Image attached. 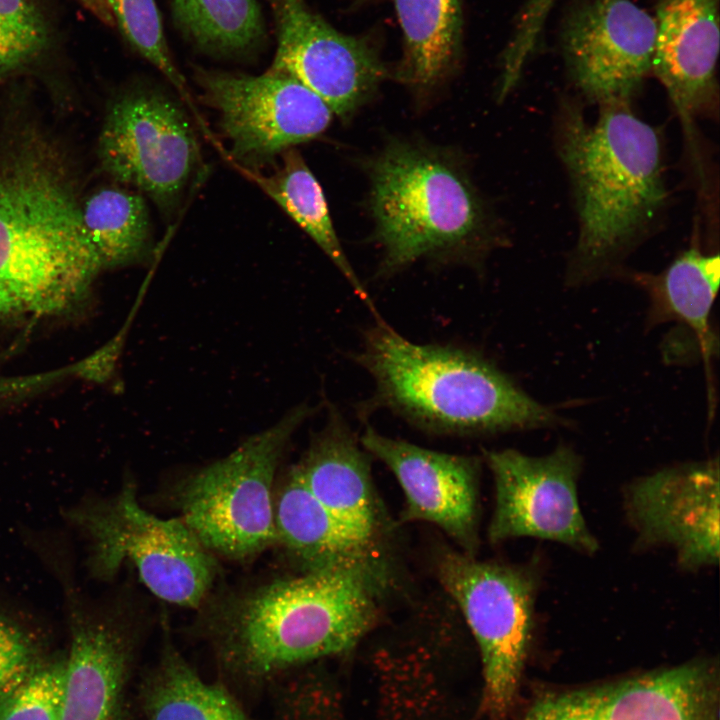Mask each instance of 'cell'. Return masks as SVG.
Segmentation results:
<instances>
[{
    "label": "cell",
    "instance_id": "ac0fdd59",
    "mask_svg": "<svg viewBox=\"0 0 720 720\" xmlns=\"http://www.w3.org/2000/svg\"><path fill=\"white\" fill-rule=\"evenodd\" d=\"M652 71L682 120L712 106L719 53V0H660Z\"/></svg>",
    "mask_w": 720,
    "mask_h": 720
},
{
    "label": "cell",
    "instance_id": "6da1fadb",
    "mask_svg": "<svg viewBox=\"0 0 720 720\" xmlns=\"http://www.w3.org/2000/svg\"><path fill=\"white\" fill-rule=\"evenodd\" d=\"M385 587L337 570L300 572L211 601L203 632L216 660L243 684H264L352 648L375 624Z\"/></svg>",
    "mask_w": 720,
    "mask_h": 720
},
{
    "label": "cell",
    "instance_id": "9a60e30c",
    "mask_svg": "<svg viewBox=\"0 0 720 720\" xmlns=\"http://www.w3.org/2000/svg\"><path fill=\"white\" fill-rule=\"evenodd\" d=\"M719 465L716 460L664 468L625 493L629 521L644 546H666L686 570L719 561Z\"/></svg>",
    "mask_w": 720,
    "mask_h": 720
},
{
    "label": "cell",
    "instance_id": "7c38bea8",
    "mask_svg": "<svg viewBox=\"0 0 720 720\" xmlns=\"http://www.w3.org/2000/svg\"><path fill=\"white\" fill-rule=\"evenodd\" d=\"M277 49L268 70L289 75L341 118L368 101L387 70L365 38L344 34L314 13L305 0H269Z\"/></svg>",
    "mask_w": 720,
    "mask_h": 720
},
{
    "label": "cell",
    "instance_id": "52a82bcc",
    "mask_svg": "<svg viewBox=\"0 0 720 720\" xmlns=\"http://www.w3.org/2000/svg\"><path fill=\"white\" fill-rule=\"evenodd\" d=\"M127 483L114 497L70 513L88 536L96 576L111 578L128 562L156 597L186 608L208 599L217 572L215 556L179 518L144 509Z\"/></svg>",
    "mask_w": 720,
    "mask_h": 720
},
{
    "label": "cell",
    "instance_id": "603a6c76",
    "mask_svg": "<svg viewBox=\"0 0 720 720\" xmlns=\"http://www.w3.org/2000/svg\"><path fill=\"white\" fill-rule=\"evenodd\" d=\"M719 276V255L702 253L697 247L682 253L657 275H638L649 295L648 324H685L697 336L703 355L709 358L716 351L709 321Z\"/></svg>",
    "mask_w": 720,
    "mask_h": 720
},
{
    "label": "cell",
    "instance_id": "d6a6232c",
    "mask_svg": "<svg viewBox=\"0 0 720 720\" xmlns=\"http://www.w3.org/2000/svg\"><path fill=\"white\" fill-rule=\"evenodd\" d=\"M18 302L7 292L2 286H0V316L13 312L20 309Z\"/></svg>",
    "mask_w": 720,
    "mask_h": 720
},
{
    "label": "cell",
    "instance_id": "4fadbf2b",
    "mask_svg": "<svg viewBox=\"0 0 720 720\" xmlns=\"http://www.w3.org/2000/svg\"><path fill=\"white\" fill-rule=\"evenodd\" d=\"M655 33L654 17L633 0H581L561 29L570 77L600 104L629 102L652 71Z\"/></svg>",
    "mask_w": 720,
    "mask_h": 720
},
{
    "label": "cell",
    "instance_id": "484cf974",
    "mask_svg": "<svg viewBox=\"0 0 720 720\" xmlns=\"http://www.w3.org/2000/svg\"><path fill=\"white\" fill-rule=\"evenodd\" d=\"M181 31L201 50L240 55L255 48L265 30L255 0H169Z\"/></svg>",
    "mask_w": 720,
    "mask_h": 720
},
{
    "label": "cell",
    "instance_id": "30bf717a",
    "mask_svg": "<svg viewBox=\"0 0 720 720\" xmlns=\"http://www.w3.org/2000/svg\"><path fill=\"white\" fill-rule=\"evenodd\" d=\"M205 102L217 110L231 144L230 163L253 170L321 135L332 111L295 78L267 70L258 76L198 68Z\"/></svg>",
    "mask_w": 720,
    "mask_h": 720
},
{
    "label": "cell",
    "instance_id": "5b68a950",
    "mask_svg": "<svg viewBox=\"0 0 720 720\" xmlns=\"http://www.w3.org/2000/svg\"><path fill=\"white\" fill-rule=\"evenodd\" d=\"M369 179L383 273L423 258H476L494 243L484 201L447 151L393 139L371 161Z\"/></svg>",
    "mask_w": 720,
    "mask_h": 720
},
{
    "label": "cell",
    "instance_id": "ffe728a7",
    "mask_svg": "<svg viewBox=\"0 0 720 720\" xmlns=\"http://www.w3.org/2000/svg\"><path fill=\"white\" fill-rule=\"evenodd\" d=\"M129 640L105 623L74 627L60 720H123Z\"/></svg>",
    "mask_w": 720,
    "mask_h": 720
},
{
    "label": "cell",
    "instance_id": "f546056e",
    "mask_svg": "<svg viewBox=\"0 0 720 720\" xmlns=\"http://www.w3.org/2000/svg\"><path fill=\"white\" fill-rule=\"evenodd\" d=\"M0 29L39 53L50 39L47 19L36 0H0Z\"/></svg>",
    "mask_w": 720,
    "mask_h": 720
},
{
    "label": "cell",
    "instance_id": "5bb4252c",
    "mask_svg": "<svg viewBox=\"0 0 720 720\" xmlns=\"http://www.w3.org/2000/svg\"><path fill=\"white\" fill-rule=\"evenodd\" d=\"M522 720H719L718 670L694 661L602 685L548 691Z\"/></svg>",
    "mask_w": 720,
    "mask_h": 720
},
{
    "label": "cell",
    "instance_id": "cb8c5ba5",
    "mask_svg": "<svg viewBox=\"0 0 720 720\" xmlns=\"http://www.w3.org/2000/svg\"><path fill=\"white\" fill-rule=\"evenodd\" d=\"M165 636L141 688L145 720H253L228 688L204 680Z\"/></svg>",
    "mask_w": 720,
    "mask_h": 720
},
{
    "label": "cell",
    "instance_id": "44dd1931",
    "mask_svg": "<svg viewBox=\"0 0 720 720\" xmlns=\"http://www.w3.org/2000/svg\"><path fill=\"white\" fill-rule=\"evenodd\" d=\"M403 35L396 78L420 93L442 84L462 50L461 0H391Z\"/></svg>",
    "mask_w": 720,
    "mask_h": 720
},
{
    "label": "cell",
    "instance_id": "8992f818",
    "mask_svg": "<svg viewBox=\"0 0 720 720\" xmlns=\"http://www.w3.org/2000/svg\"><path fill=\"white\" fill-rule=\"evenodd\" d=\"M302 404L174 487L179 518L214 556L245 562L276 545L274 490L293 433L313 412Z\"/></svg>",
    "mask_w": 720,
    "mask_h": 720
},
{
    "label": "cell",
    "instance_id": "1f68e13d",
    "mask_svg": "<svg viewBox=\"0 0 720 720\" xmlns=\"http://www.w3.org/2000/svg\"><path fill=\"white\" fill-rule=\"evenodd\" d=\"M87 10L106 24H113L112 14L104 0H78Z\"/></svg>",
    "mask_w": 720,
    "mask_h": 720
},
{
    "label": "cell",
    "instance_id": "e0dca14e",
    "mask_svg": "<svg viewBox=\"0 0 720 720\" xmlns=\"http://www.w3.org/2000/svg\"><path fill=\"white\" fill-rule=\"evenodd\" d=\"M274 524L276 545L300 572L344 571L386 586L382 546L363 539L337 519L307 489L293 466L276 480Z\"/></svg>",
    "mask_w": 720,
    "mask_h": 720
},
{
    "label": "cell",
    "instance_id": "ba28073f",
    "mask_svg": "<svg viewBox=\"0 0 720 720\" xmlns=\"http://www.w3.org/2000/svg\"><path fill=\"white\" fill-rule=\"evenodd\" d=\"M437 575L478 644L485 709L492 720H503L516 699L531 642L538 574L447 551L440 554Z\"/></svg>",
    "mask_w": 720,
    "mask_h": 720
},
{
    "label": "cell",
    "instance_id": "9c48e42d",
    "mask_svg": "<svg viewBox=\"0 0 720 720\" xmlns=\"http://www.w3.org/2000/svg\"><path fill=\"white\" fill-rule=\"evenodd\" d=\"M98 151L109 175L144 192L165 215L178 206L201 162L190 119L152 88L130 90L112 103Z\"/></svg>",
    "mask_w": 720,
    "mask_h": 720
},
{
    "label": "cell",
    "instance_id": "7a4b0ae2",
    "mask_svg": "<svg viewBox=\"0 0 720 720\" xmlns=\"http://www.w3.org/2000/svg\"><path fill=\"white\" fill-rule=\"evenodd\" d=\"M601 104L591 124L565 112L561 155L577 203L579 235L567 281L578 285L609 270L664 205L657 132L629 108Z\"/></svg>",
    "mask_w": 720,
    "mask_h": 720
},
{
    "label": "cell",
    "instance_id": "d4e9b609",
    "mask_svg": "<svg viewBox=\"0 0 720 720\" xmlns=\"http://www.w3.org/2000/svg\"><path fill=\"white\" fill-rule=\"evenodd\" d=\"M83 226L102 268L146 259L152 248L150 222L140 194L105 187L81 204Z\"/></svg>",
    "mask_w": 720,
    "mask_h": 720
},
{
    "label": "cell",
    "instance_id": "836d02e7",
    "mask_svg": "<svg viewBox=\"0 0 720 720\" xmlns=\"http://www.w3.org/2000/svg\"><path fill=\"white\" fill-rule=\"evenodd\" d=\"M539 1L544 2V3H553L556 0H539Z\"/></svg>",
    "mask_w": 720,
    "mask_h": 720
},
{
    "label": "cell",
    "instance_id": "7402d4cb",
    "mask_svg": "<svg viewBox=\"0 0 720 720\" xmlns=\"http://www.w3.org/2000/svg\"><path fill=\"white\" fill-rule=\"evenodd\" d=\"M281 157V166L270 175L231 165L260 187L309 235L343 274L356 295L379 318L369 294L343 251L316 177L295 147L284 151Z\"/></svg>",
    "mask_w": 720,
    "mask_h": 720
},
{
    "label": "cell",
    "instance_id": "d6986e66",
    "mask_svg": "<svg viewBox=\"0 0 720 720\" xmlns=\"http://www.w3.org/2000/svg\"><path fill=\"white\" fill-rule=\"evenodd\" d=\"M360 446L344 418L331 407L324 427L293 468L337 519L363 539L382 546L387 522L368 454Z\"/></svg>",
    "mask_w": 720,
    "mask_h": 720
},
{
    "label": "cell",
    "instance_id": "3957f363",
    "mask_svg": "<svg viewBox=\"0 0 720 720\" xmlns=\"http://www.w3.org/2000/svg\"><path fill=\"white\" fill-rule=\"evenodd\" d=\"M101 263L64 163L47 144L0 154V286L21 308L56 313L86 292Z\"/></svg>",
    "mask_w": 720,
    "mask_h": 720
},
{
    "label": "cell",
    "instance_id": "4dcf8cb0",
    "mask_svg": "<svg viewBox=\"0 0 720 720\" xmlns=\"http://www.w3.org/2000/svg\"><path fill=\"white\" fill-rule=\"evenodd\" d=\"M40 54L0 29V77L23 68Z\"/></svg>",
    "mask_w": 720,
    "mask_h": 720
},
{
    "label": "cell",
    "instance_id": "83f0119b",
    "mask_svg": "<svg viewBox=\"0 0 720 720\" xmlns=\"http://www.w3.org/2000/svg\"><path fill=\"white\" fill-rule=\"evenodd\" d=\"M66 658L40 662L0 704V720H60Z\"/></svg>",
    "mask_w": 720,
    "mask_h": 720
},
{
    "label": "cell",
    "instance_id": "2e32d148",
    "mask_svg": "<svg viewBox=\"0 0 720 720\" xmlns=\"http://www.w3.org/2000/svg\"><path fill=\"white\" fill-rule=\"evenodd\" d=\"M400 484L403 521L429 522L474 556L478 547L479 463L469 456L429 450L367 427L360 439Z\"/></svg>",
    "mask_w": 720,
    "mask_h": 720
},
{
    "label": "cell",
    "instance_id": "4316f807",
    "mask_svg": "<svg viewBox=\"0 0 720 720\" xmlns=\"http://www.w3.org/2000/svg\"><path fill=\"white\" fill-rule=\"evenodd\" d=\"M104 1L131 47L169 80L197 116L186 81L169 53L155 0Z\"/></svg>",
    "mask_w": 720,
    "mask_h": 720
},
{
    "label": "cell",
    "instance_id": "8fae6325",
    "mask_svg": "<svg viewBox=\"0 0 720 720\" xmlns=\"http://www.w3.org/2000/svg\"><path fill=\"white\" fill-rule=\"evenodd\" d=\"M486 461L495 486L488 529L492 543L533 537L586 554L598 550L579 503L581 459L573 449L559 446L544 456L489 451Z\"/></svg>",
    "mask_w": 720,
    "mask_h": 720
},
{
    "label": "cell",
    "instance_id": "277c9868",
    "mask_svg": "<svg viewBox=\"0 0 720 720\" xmlns=\"http://www.w3.org/2000/svg\"><path fill=\"white\" fill-rule=\"evenodd\" d=\"M357 360L375 381L378 405L431 431L488 434L561 423L478 353L413 343L381 318Z\"/></svg>",
    "mask_w": 720,
    "mask_h": 720
},
{
    "label": "cell",
    "instance_id": "f1b7e54d",
    "mask_svg": "<svg viewBox=\"0 0 720 720\" xmlns=\"http://www.w3.org/2000/svg\"><path fill=\"white\" fill-rule=\"evenodd\" d=\"M37 646L21 627L0 616V704L36 669Z\"/></svg>",
    "mask_w": 720,
    "mask_h": 720
}]
</instances>
